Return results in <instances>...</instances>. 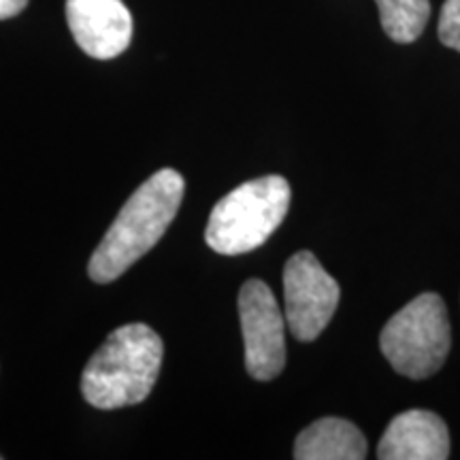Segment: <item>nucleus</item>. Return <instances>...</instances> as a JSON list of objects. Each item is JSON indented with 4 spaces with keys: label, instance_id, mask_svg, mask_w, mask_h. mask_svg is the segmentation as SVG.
Returning a JSON list of instances; mask_svg holds the SVG:
<instances>
[{
    "label": "nucleus",
    "instance_id": "1",
    "mask_svg": "<svg viewBox=\"0 0 460 460\" xmlns=\"http://www.w3.org/2000/svg\"><path fill=\"white\" fill-rule=\"evenodd\" d=\"M186 181L175 169L154 172L132 192L90 258L88 273L99 284L118 279L163 239L180 211Z\"/></svg>",
    "mask_w": 460,
    "mask_h": 460
},
{
    "label": "nucleus",
    "instance_id": "2",
    "mask_svg": "<svg viewBox=\"0 0 460 460\" xmlns=\"http://www.w3.org/2000/svg\"><path fill=\"white\" fill-rule=\"evenodd\" d=\"M163 356V339L147 324L119 326L85 365L84 399L107 411L139 405L154 390Z\"/></svg>",
    "mask_w": 460,
    "mask_h": 460
},
{
    "label": "nucleus",
    "instance_id": "3",
    "mask_svg": "<svg viewBox=\"0 0 460 460\" xmlns=\"http://www.w3.org/2000/svg\"><path fill=\"white\" fill-rule=\"evenodd\" d=\"M290 209V183L279 175L258 177L228 192L211 211L205 241L224 256L256 250L271 237Z\"/></svg>",
    "mask_w": 460,
    "mask_h": 460
},
{
    "label": "nucleus",
    "instance_id": "4",
    "mask_svg": "<svg viewBox=\"0 0 460 460\" xmlns=\"http://www.w3.org/2000/svg\"><path fill=\"white\" fill-rule=\"evenodd\" d=\"M452 326L444 298L424 292L386 322L379 348L390 367L410 379H427L450 354Z\"/></svg>",
    "mask_w": 460,
    "mask_h": 460
},
{
    "label": "nucleus",
    "instance_id": "5",
    "mask_svg": "<svg viewBox=\"0 0 460 460\" xmlns=\"http://www.w3.org/2000/svg\"><path fill=\"white\" fill-rule=\"evenodd\" d=\"M341 298L337 279L312 252H296L284 267L286 322L298 341H314L335 315Z\"/></svg>",
    "mask_w": 460,
    "mask_h": 460
},
{
    "label": "nucleus",
    "instance_id": "6",
    "mask_svg": "<svg viewBox=\"0 0 460 460\" xmlns=\"http://www.w3.org/2000/svg\"><path fill=\"white\" fill-rule=\"evenodd\" d=\"M239 320L245 343V369L258 382H269L286 365V315L264 281H245L239 292Z\"/></svg>",
    "mask_w": 460,
    "mask_h": 460
},
{
    "label": "nucleus",
    "instance_id": "7",
    "mask_svg": "<svg viewBox=\"0 0 460 460\" xmlns=\"http://www.w3.org/2000/svg\"><path fill=\"white\" fill-rule=\"evenodd\" d=\"M66 22L75 43L96 60H111L128 49L132 15L122 0H66Z\"/></svg>",
    "mask_w": 460,
    "mask_h": 460
},
{
    "label": "nucleus",
    "instance_id": "8",
    "mask_svg": "<svg viewBox=\"0 0 460 460\" xmlns=\"http://www.w3.org/2000/svg\"><path fill=\"white\" fill-rule=\"evenodd\" d=\"M450 433L446 422L429 410H410L396 416L377 446L379 460H446Z\"/></svg>",
    "mask_w": 460,
    "mask_h": 460
},
{
    "label": "nucleus",
    "instance_id": "9",
    "mask_svg": "<svg viewBox=\"0 0 460 460\" xmlns=\"http://www.w3.org/2000/svg\"><path fill=\"white\" fill-rule=\"evenodd\" d=\"M365 456V435L343 418L315 420L295 441L296 460H362Z\"/></svg>",
    "mask_w": 460,
    "mask_h": 460
},
{
    "label": "nucleus",
    "instance_id": "10",
    "mask_svg": "<svg viewBox=\"0 0 460 460\" xmlns=\"http://www.w3.org/2000/svg\"><path fill=\"white\" fill-rule=\"evenodd\" d=\"M384 32L394 43H413L430 17L429 0H376Z\"/></svg>",
    "mask_w": 460,
    "mask_h": 460
},
{
    "label": "nucleus",
    "instance_id": "11",
    "mask_svg": "<svg viewBox=\"0 0 460 460\" xmlns=\"http://www.w3.org/2000/svg\"><path fill=\"white\" fill-rule=\"evenodd\" d=\"M437 32L446 48L460 51V0H446Z\"/></svg>",
    "mask_w": 460,
    "mask_h": 460
},
{
    "label": "nucleus",
    "instance_id": "12",
    "mask_svg": "<svg viewBox=\"0 0 460 460\" xmlns=\"http://www.w3.org/2000/svg\"><path fill=\"white\" fill-rule=\"evenodd\" d=\"M28 0H0V20L20 15L26 9Z\"/></svg>",
    "mask_w": 460,
    "mask_h": 460
}]
</instances>
